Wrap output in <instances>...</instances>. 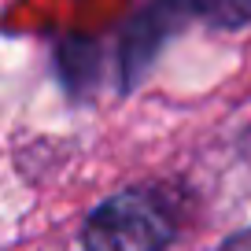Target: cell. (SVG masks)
<instances>
[{
  "instance_id": "cell-1",
  "label": "cell",
  "mask_w": 251,
  "mask_h": 251,
  "mask_svg": "<svg viewBox=\"0 0 251 251\" xmlns=\"http://www.w3.org/2000/svg\"><path fill=\"white\" fill-rule=\"evenodd\" d=\"M174 211L155 188H122L89 211L81 226L85 251H166Z\"/></svg>"
},
{
  "instance_id": "cell-3",
  "label": "cell",
  "mask_w": 251,
  "mask_h": 251,
  "mask_svg": "<svg viewBox=\"0 0 251 251\" xmlns=\"http://www.w3.org/2000/svg\"><path fill=\"white\" fill-rule=\"evenodd\" d=\"M200 19L218 30H244L251 26V0H196Z\"/></svg>"
},
{
  "instance_id": "cell-2",
  "label": "cell",
  "mask_w": 251,
  "mask_h": 251,
  "mask_svg": "<svg viewBox=\"0 0 251 251\" xmlns=\"http://www.w3.org/2000/svg\"><path fill=\"white\" fill-rule=\"evenodd\" d=\"M192 19H200L196 0H144L141 11L126 19L122 33H118V41H115L122 93H133V89L141 85L144 74L155 67L159 52H163Z\"/></svg>"
}]
</instances>
